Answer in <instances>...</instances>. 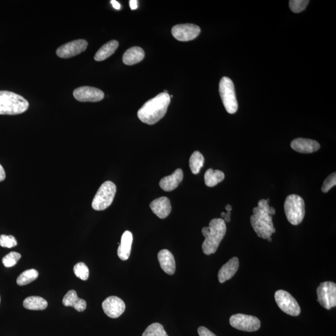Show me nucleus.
I'll use <instances>...</instances> for the list:
<instances>
[{"label":"nucleus","mask_w":336,"mask_h":336,"mask_svg":"<svg viewBox=\"0 0 336 336\" xmlns=\"http://www.w3.org/2000/svg\"><path fill=\"white\" fill-rule=\"evenodd\" d=\"M270 200H261L258 206L254 207L253 214L250 217L251 225L259 238L267 239L275 232L272 215L275 214V210L269 206Z\"/></svg>","instance_id":"f257e3e1"},{"label":"nucleus","mask_w":336,"mask_h":336,"mask_svg":"<svg viewBox=\"0 0 336 336\" xmlns=\"http://www.w3.org/2000/svg\"><path fill=\"white\" fill-rule=\"evenodd\" d=\"M170 102L171 97L168 93H160L146 102L138 111L139 119L148 125L156 124L165 115Z\"/></svg>","instance_id":"f03ea898"},{"label":"nucleus","mask_w":336,"mask_h":336,"mask_svg":"<svg viewBox=\"0 0 336 336\" xmlns=\"http://www.w3.org/2000/svg\"><path fill=\"white\" fill-rule=\"evenodd\" d=\"M227 231L226 223L223 219H214L210 222L209 227H203L202 233L205 238L202 248L204 254L209 255L215 253L223 241Z\"/></svg>","instance_id":"7ed1b4c3"},{"label":"nucleus","mask_w":336,"mask_h":336,"mask_svg":"<svg viewBox=\"0 0 336 336\" xmlns=\"http://www.w3.org/2000/svg\"><path fill=\"white\" fill-rule=\"evenodd\" d=\"M28 108V102L22 96L12 92L0 91V115H19Z\"/></svg>","instance_id":"20e7f679"},{"label":"nucleus","mask_w":336,"mask_h":336,"mask_svg":"<svg viewBox=\"0 0 336 336\" xmlns=\"http://www.w3.org/2000/svg\"><path fill=\"white\" fill-rule=\"evenodd\" d=\"M284 209L289 223L294 226L302 223L305 215V204L303 199L297 194L289 195L286 198Z\"/></svg>","instance_id":"39448f33"},{"label":"nucleus","mask_w":336,"mask_h":336,"mask_svg":"<svg viewBox=\"0 0 336 336\" xmlns=\"http://www.w3.org/2000/svg\"><path fill=\"white\" fill-rule=\"evenodd\" d=\"M116 191V187L112 181H106L102 184L93 198L92 208L98 211L108 208L113 203Z\"/></svg>","instance_id":"423d86ee"},{"label":"nucleus","mask_w":336,"mask_h":336,"mask_svg":"<svg viewBox=\"0 0 336 336\" xmlns=\"http://www.w3.org/2000/svg\"><path fill=\"white\" fill-rule=\"evenodd\" d=\"M219 93L227 112L233 114L238 109L234 85L230 78L227 77L222 78L219 83Z\"/></svg>","instance_id":"0eeeda50"},{"label":"nucleus","mask_w":336,"mask_h":336,"mask_svg":"<svg viewBox=\"0 0 336 336\" xmlns=\"http://www.w3.org/2000/svg\"><path fill=\"white\" fill-rule=\"evenodd\" d=\"M274 299L278 306L285 313L292 317H297L300 314L299 304L288 292L282 290L276 291Z\"/></svg>","instance_id":"6e6552de"},{"label":"nucleus","mask_w":336,"mask_h":336,"mask_svg":"<svg viewBox=\"0 0 336 336\" xmlns=\"http://www.w3.org/2000/svg\"><path fill=\"white\" fill-rule=\"evenodd\" d=\"M318 302L327 309L336 306V285L334 282L321 283L317 289Z\"/></svg>","instance_id":"1a4fd4ad"},{"label":"nucleus","mask_w":336,"mask_h":336,"mask_svg":"<svg viewBox=\"0 0 336 336\" xmlns=\"http://www.w3.org/2000/svg\"><path fill=\"white\" fill-rule=\"evenodd\" d=\"M230 324L233 328L240 331L254 332L261 328V321L255 317L243 314L232 315L230 318Z\"/></svg>","instance_id":"9d476101"},{"label":"nucleus","mask_w":336,"mask_h":336,"mask_svg":"<svg viewBox=\"0 0 336 336\" xmlns=\"http://www.w3.org/2000/svg\"><path fill=\"white\" fill-rule=\"evenodd\" d=\"M201 33V28L193 24H182L174 26L171 33L180 42H189L196 38Z\"/></svg>","instance_id":"9b49d317"},{"label":"nucleus","mask_w":336,"mask_h":336,"mask_svg":"<svg viewBox=\"0 0 336 336\" xmlns=\"http://www.w3.org/2000/svg\"><path fill=\"white\" fill-rule=\"evenodd\" d=\"M88 43L84 39H78L65 44L57 49L56 54L61 58H70L75 56L86 51Z\"/></svg>","instance_id":"f8f14e48"},{"label":"nucleus","mask_w":336,"mask_h":336,"mask_svg":"<svg viewBox=\"0 0 336 336\" xmlns=\"http://www.w3.org/2000/svg\"><path fill=\"white\" fill-rule=\"evenodd\" d=\"M73 95L76 100L82 102H96L104 98V93L95 87L84 86L74 90Z\"/></svg>","instance_id":"ddd939ff"},{"label":"nucleus","mask_w":336,"mask_h":336,"mask_svg":"<svg viewBox=\"0 0 336 336\" xmlns=\"http://www.w3.org/2000/svg\"><path fill=\"white\" fill-rule=\"evenodd\" d=\"M102 308L107 315L111 318H117L124 313L125 304L124 301L116 297H110L102 303Z\"/></svg>","instance_id":"4468645a"},{"label":"nucleus","mask_w":336,"mask_h":336,"mask_svg":"<svg viewBox=\"0 0 336 336\" xmlns=\"http://www.w3.org/2000/svg\"><path fill=\"white\" fill-rule=\"evenodd\" d=\"M291 147L299 153H312L320 150V145L313 140L299 138L291 142Z\"/></svg>","instance_id":"2eb2a0df"},{"label":"nucleus","mask_w":336,"mask_h":336,"mask_svg":"<svg viewBox=\"0 0 336 336\" xmlns=\"http://www.w3.org/2000/svg\"><path fill=\"white\" fill-rule=\"evenodd\" d=\"M150 207L154 214L160 219L167 218L171 212L170 201L166 197L156 199L151 202Z\"/></svg>","instance_id":"dca6fc26"},{"label":"nucleus","mask_w":336,"mask_h":336,"mask_svg":"<svg viewBox=\"0 0 336 336\" xmlns=\"http://www.w3.org/2000/svg\"><path fill=\"white\" fill-rule=\"evenodd\" d=\"M157 259L162 270L166 273L172 275L176 271V262L173 255L170 251L167 249H163L160 251L157 254Z\"/></svg>","instance_id":"f3484780"},{"label":"nucleus","mask_w":336,"mask_h":336,"mask_svg":"<svg viewBox=\"0 0 336 336\" xmlns=\"http://www.w3.org/2000/svg\"><path fill=\"white\" fill-rule=\"evenodd\" d=\"M183 171L181 169H177L171 175L163 177L160 182L161 188L166 192L173 191L177 188L183 180Z\"/></svg>","instance_id":"a211bd4d"},{"label":"nucleus","mask_w":336,"mask_h":336,"mask_svg":"<svg viewBox=\"0 0 336 336\" xmlns=\"http://www.w3.org/2000/svg\"><path fill=\"white\" fill-rule=\"evenodd\" d=\"M239 268V261L238 257H233L221 267L218 273L219 281L223 283L235 275Z\"/></svg>","instance_id":"6ab92c4d"},{"label":"nucleus","mask_w":336,"mask_h":336,"mask_svg":"<svg viewBox=\"0 0 336 336\" xmlns=\"http://www.w3.org/2000/svg\"><path fill=\"white\" fill-rule=\"evenodd\" d=\"M133 239L132 233L128 230L123 233L121 243L119 245L117 251L118 256L122 261H125L129 259Z\"/></svg>","instance_id":"aec40b11"},{"label":"nucleus","mask_w":336,"mask_h":336,"mask_svg":"<svg viewBox=\"0 0 336 336\" xmlns=\"http://www.w3.org/2000/svg\"><path fill=\"white\" fill-rule=\"evenodd\" d=\"M63 305L65 306H71L78 312H83L86 309V301L80 299L75 290L67 292L63 300Z\"/></svg>","instance_id":"412c9836"},{"label":"nucleus","mask_w":336,"mask_h":336,"mask_svg":"<svg viewBox=\"0 0 336 336\" xmlns=\"http://www.w3.org/2000/svg\"><path fill=\"white\" fill-rule=\"evenodd\" d=\"M145 52L140 47H132L125 52L123 62L128 66L134 65L144 59Z\"/></svg>","instance_id":"4be33fe9"},{"label":"nucleus","mask_w":336,"mask_h":336,"mask_svg":"<svg viewBox=\"0 0 336 336\" xmlns=\"http://www.w3.org/2000/svg\"><path fill=\"white\" fill-rule=\"evenodd\" d=\"M119 43L117 41L112 40L102 46L101 49L95 54L94 60L96 61H102L107 59L115 53L117 49Z\"/></svg>","instance_id":"5701e85b"},{"label":"nucleus","mask_w":336,"mask_h":336,"mask_svg":"<svg viewBox=\"0 0 336 336\" xmlns=\"http://www.w3.org/2000/svg\"><path fill=\"white\" fill-rule=\"evenodd\" d=\"M48 305L47 301L39 297H28L23 302V306L30 310H44Z\"/></svg>","instance_id":"b1692460"},{"label":"nucleus","mask_w":336,"mask_h":336,"mask_svg":"<svg viewBox=\"0 0 336 336\" xmlns=\"http://www.w3.org/2000/svg\"><path fill=\"white\" fill-rule=\"evenodd\" d=\"M225 174L220 170H214L211 168L208 169L204 174V181L207 186L212 188L221 183L224 180Z\"/></svg>","instance_id":"393cba45"},{"label":"nucleus","mask_w":336,"mask_h":336,"mask_svg":"<svg viewBox=\"0 0 336 336\" xmlns=\"http://www.w3.org/2000/svg\"><path fill=\"white\" fill-rule=\"evenodd\" d=\"M204 157L200 151H195L189 159V167L194 174H197L203 167Z\"/></svg>","instance_id":"a878e982"},{"label":"nucleus","mask_w":336,"mask_h":336,"mask_svg":"<svg viewBox=\"0 0 336 336\" xmlns=\"http://www.w3.org/2000/svg\"><path fill=\"white\" fill-rule=\"evenodd\" d=\"M38 276H39V273L34 269L26 270L17 277L16 280L17 284L19 286H25L30 284V283L36 280Z\"/></svg>","instance_id":"bb28decb"},{"label":"nucleus","mask_w":336,"mask_h":336,"mask_svg":"<svg viewBox=\"0 0 336 336\" xmlns=\"http://www.w3.org/2000/svg\"><path fill=\"white\" fill-rule=\"evenodd\" d=\"M142 336H168L164 328L160 323H153L146 329Z\"/></svg>","instance_id":"cd10ccee"},{"label":"nucleus","mask_w":336,"mask_h":336,"mask_svg":"<svg viewBox=\"0 0 336 336\" xmlns=\"http://www.w3.org/2000/svg\"><path fill=\"white\" fill-rule=\"evenodd\" d=\"M74 272L76 276L78 277V279L84 280V281H86V280L89 279V268L83 262H80L75 265Z\"/></svg>","instance_id":"c85d7f7f"},{"label":"nucleus","mask_w":336,"mask_h":336,"mask_svg":"<svg viewBox=\"0 0 336 336\" xmlns=\"http://www.w3.org/2000/svg\"><path fill=\"white\" fill-rule=\"evenodd\" d=\"M21 257L22 255L19 253L15 252H10L3 258L2 262L5 267H12L17 264V262L21 259Z\"/></svg>","instance_id":"c756f323"},{"label":"nucleus","mask_w":336,"mask_h":336,"mask_svg":"<svg viewBox=\"0 0 336 336\" xmlns=\"http://www.w3.org/2000/svg\"><path fill=\"white\" fill-rule=\"evenodd\" d=\"M309 2L308 0H290L289 5L293 12L299 13L305 10Z\"/></svg>","instance_id":"7c9ffc66"},{"label":"nucleus","mask_w":336,"mask_h":336,"mask_svg":"<svg viewBox=\"0 0 336 336\" xmlns=\"http://www.w3.org/2000/svg\"><path fill=\"white\" fill-rule=\"evenodd\" d=\"M17 242L15 238L13 235H0V246L5 248H11L16 247Z\"/></svg>","instance_id":"2f4dec72"},{"label":"nucleus","mask_w":336,"mask_h":336,"mask_svg":"<svg viewBox=\"0 0 336 336\" xmlns=\"http://www.w3.org/2000/svg\"><path fill=\"white\" fill-rule=\"evenodd\" d=\"M336 185V174L335 172H333L330 174L328 177L324 180L321 190H322L324 193L328 192L332 187L335 186Z\"/></svg>","instance_id":"473e14b6"},{"label":"nucleus","mask_w":336,"mask_h":336,"mask_svg":"<svg viewBox=\"0 0 336 336\" xmlns=\"http://www.w3.org/2000/svg\"><path fill=\"white\" fill-rule=\"evenodd\" d=\"M198 334L200 336H217L214 334V333L209 331L208 329L205 328V327L201 326L198 328L197 330Z\"/></svg>","instance_id":"72a5a7b5"},{"label":"nucleus","mask_w":336,"mask_h":336,"mask_svg":"<svg viewBox=\"0 0 336 336\" xmlns=\"http://www.w3.org/2000/svg\"><path fill=\"white\" fill-rule=\"evenodd\" d=\"M231 211H227V213L223 212L221 214L222 218H223V220L225 221V223H230V214H231Z\"/></svg>","instance_id":"f704fd0d"},{"label":"nucleus","mask_w":336,"mask_h":336,"mask_svg":"<svg viewBox=\"0 0 336 336\" xmlns=\"http://www.w3.org/2000/svg\"><path fill=\"white\" fill-rule=\"evenodd\" d=\"M6 177V174L5 169L3 168V166L0 165V182L4 181Z\"/></svg>","instance_id":"c9c22d12"},{"label":"nucleus","mask_w":336,"mask_h":336,"mask_svg":"<svg viewBox=\"0 0 336 336\" xmlns=\"http://www.w3.org/2000/svg\"><path fill=\"white\" fill-rule=\"evenodd\" d=\"M130 6L131 10H136L138 8V1H136V0H130Z\"/></svg>","instance_id":"e433bc0d"},{"label":"nucleus","mask_w":336,"mask_h":336,"mask_svg":"<svg viewBox=\"0 0 336 336\" xmlns=\"http://www.w3.org/2000/svg\"><path fill=\"white\" fill-rule=\"evenodd\" d=\"M111 4H112L113 8H115L116 10H120V9H121V5H120L118 2L115 1V0H112V1H111Z\"/></svg>","instance_id":"4c0bfd02"},{"label":"nucleus","mask_w":336,"mask_h":336,"mask_svg":"<svg viewBox=\"0 0 336 336\" xmlns=\"http://www.w3.org/2000/svg\"><path fill=\"white\" fill-rule=\"evenodd\" d=\"M226 209L227 210V211H231L232 206L229 205V204H228V205L226 206Z\"/></svg>","instance_id":"58836bf2"},{"label":"nucleus","mask_w":336,"mask_h":336,"mask_svg":"<svg viewBox=\"0 0 336 336\" xmlns=\"http://www.w3.org/2000/svg\"><path fill=\"white\" fill-rule=\"evenodd\" d=\"M267 240H268V242H271V241H272V240H271V238H268Z\"/></svg>","instance_id":"ea45409f"},{"label":"nucleus","mask_w":336,"mask_h":336,"mask_svg":"<svg viewBox=\"0 0 336 336\" xmlns=\"http://www.w3.org/2000/svg\"><path fill=\"white\" fill-rule=\"evenodd\" d=\"M0 301H1V299H0Z\"/></svg>","instance_id":"a19ab883"}]
</instances>
